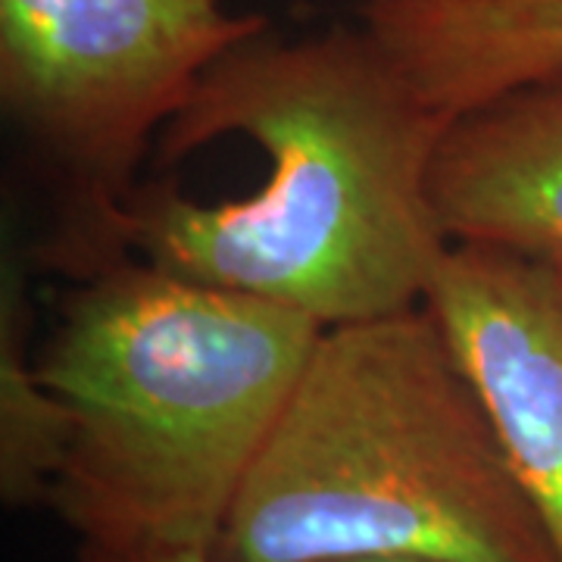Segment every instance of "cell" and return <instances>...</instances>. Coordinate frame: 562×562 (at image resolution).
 <instances>
[{"label": "cell", "mask_w": 562, "mask_h": 562, "mask_svg": "<svg viewBox=\"0 0 562 562\" xmlns=\"http://www.w3.org/2000/svg\"><path fill=\"white\" fill-rule=\"evenodd\" d=\"M262 29L225 0H0V106L57 201L41 269L81 281L128 260L140 166L213 63Z\"/></svg>", "instance_id": "277c9868"}, {"label": "cell", "mask_w": 562, "mask_h": 562, "mask_svg": "<svg viewBox=\"0 0 562 562\" xmlns=\"http://www.w3.org/2000/svg\"><path fill=\"white\" fill-rule=\"evenodd\" d=\"M344 562H431V560H403V557H372V560H344Z\"/></svg>", "instance_id": "30bf717a"}, {"label": "cell", "mask_w": 562, "mask_h": 562, "mask_svg": "<svg viewBox=\"0 0 562 562\" xmlns=\"http://www.w3.org/2000/svg\"><path fill=\"white\" fill-rule=\"evenodd\" d=\"M447 125L362 22L306 35L269 25L213 63L154 147L157 166H176L241 135L269 157V179L225 203L140 181L122 247L322 328L419 306L453 244L431 203Z\"/></svg>", "instance_id": "6da1fadb"}, {"label": "cell", "mask_w": 562, "mask_h": 562, "mask_svg": "<svg viewBox=\"0 0 562 562\" xmlns=\"http://www.w3.org/2000/svg\"><path fill=\"white\" fill-rule=\"evenodd\" d=\"M425 306L487 406L562 562V262L450 244Z\"/></svg>", "instance_id": "5b68a950"}, {"label": "cell", "mask_w": 562, "mask_h": 562, "mask_svg": "<svg viewBox=\"0 0 562 562\" xmlns=\"http://www.w3.org/2000/svg\"><path fill=\"white\" fill-rule=\"evenodd\" d=\"M322 325L138 257L76 281L38 369L72 419L79 543L213 547Z\"/></svg>", "instance_id": "3957f363"}, {"label": "cell", "mask_w": 562, "mask_h": 562, "mask_svg": "<svg viewBox=\"0 0 562 562\" xmlns=\"http://www.w3.org/2000/svg\"><path fill=\"white\" fill-rule=\"evenodd\" d=\"M35 306L20 260L0 281V501L35 509L54 501L72 443V419L38 369Z\"/></svg>", "instance_id": "ba28073f"}, {"label": "cell", "mask_w": 562, "mask_h": 562, "mask_svg": "<svg viewBox=\"0 0 562 562\" xmlns=\"http://www.w3.org/2000/svg\"><path fill=\"white\" fill-rule=\"evenodd\" d=\"M210 550L220 562H560L425 303L322 328Z\"/></svg>", "instance_id": "7a4b0ae2"}, {"label": "cell", "mask_w": 562, "mask_h": 562, "mask_svg": "<svg viewBox=\"0 0 562 562\" xmlns=\"http://www.w3.org/2000/svg\"><path fill=\"white\" fill-rule=\"evenodd\" d=\"M360 22L447 122L562 76V0H362Z\"/></svg>", "instance_id": "52a82bcc"}, {"label": "cell", "mask_w": 562, "mask_h": 562, "mask_svg": "<svg viewBox=\"0 0 562 562\" xmlns=\"http://www.w3.org/2000/svg\"><path fill=\"white\" fill-rule=\"evenodd\" d=\"M431 203L453 244L562 262V76L450 122L431 162Z\"/></svg>", "instance_id": "8992f818"}, {"label": "cell", "mask_w": 562, "mask_h": 562, "mask_svg": "<svg viewBox=\"0 0 562 562\" xmlns=\"http://www.w3.org/2000/svg\"><path fill=\"white\" fill-rule=\"evenodd\" d=\"M76 562H220L210 547H110L79 543Z\"/></svg>", "instance_id": "9c48e42d"}]
</instances>
